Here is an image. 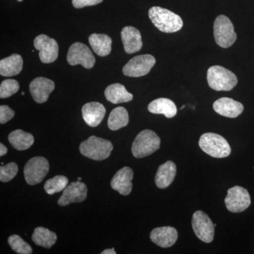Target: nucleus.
<instances>
[{"label": "nucleus", "instance_id": "nucleus-14", "mask_svg": "<svg viewBox=\"0 0 254 254\" xmlns=\"http://www.w3.org/2000/svg\"><path fill=\"white\" fill-rule=\"evenodd\" d=\"M55 83L45 77H38L30 83L29 89L33 100L38 103H43L49 98L55 90Z\"/></svg>", "mask_w": 254, "mask_h": 254}, {"label": "nucleus", "instance_id": "nucleus-32", "mask_svg": "<svg viewBox=\"0 0 254 254\" xmlns=\"http://www.w3.org/2000/svg\"><path fill=\"white\" fill-rule=\"evenodd\" d=\"M15 115L14 111L7 105H1L0 106V123L1 125L5 124L14 118Z\"/></svg>", "mask_w": 254, "mask_h": 254}, {"label": "nucleus", "instance_id": "nucleus-12", "mask_svg": "<svg viewBox=\"0 0 254 254\" xmlns=\"http://www.w3.org/2000/svg\"><path fill=\"white\" fill-rule=\"evenodd\" d=\"M33 44L35 48L39 50V58L42 63L50 64L54 63L58 59L59 46L53 38L47 35L41 34L35 38Z\"/></svg>", "mask_w": 254, "mask_h": 254}, {"label": "nucleus", "instance_id": "nucleus-1", "mask_svg": "<svg viewBox=\"0 0 254 254\" xmlns=\"http://www.w3.org/2000/svg\"><path fill=\"white\" fill-rule=\"evenodd\" d=\"M148 16L155 27L164 33H175L183 27V21L179 15L160 6L150 8Z\"/></svg>", "mask_w": 254, "mask_h": 254}, {"label": "nucleus", "instance_id": "nucleus-16", "mask_svg": "<svg viewBox=\"0 0 254 254\" xmlns=\"http://www.w3.org/2000/svg\"><path fill=\"white\" fill-rule=\"evenodd\" d=\"M150 238L155 245L162 248H168L175 245L178 238V232L173 227H161L153 229Z\"/></svg>", "mask_w": 254, "mask_h": 254}, {"label": "nucleus", "instance_id": "nucleus-2", "mask_svg": "<svg viewBox=\"0 0 254 254\" xmlns=\"http://www.w3.org/2000/svg\"><path fill=\"white\" fill-rule=\"evenodd\" d=\"M209 86L217 91H230L237 86V77L235 73L221 66H211L207 72Z\"/></svg>", "mask_w": 254, "mask_h": 254}, {"label": "nucleus", "instance_id": "nucleus-25", "mask_svg": "<svg viewBox=\"0 0 254 254\" xmlns=\"http://www.w3.org/2000/svg\"><path fill=\"white\" fill-rule=\"evenodd\" d=\"M8 139L13 148L18 150H27L34 143L33 135L21 129L15 130L10 133Z\"/></svg>", "mask_w": 254, "mask_h": 254}, {"label": "nucleus", "instance_id": "nucleus-38", "mask_svg": "<svg viewBox=\"0 0 254 254\" xmlns=\"http://www.w3.org/2000/svg\"><path fill=\"white\" fill-rule=\"evenodd\" d=\"M17 1H22L23 0H17Z\"/></svg>", "mask_w": 254, "mask_h": 254}, {"label": "nucleus", "instance_id": "nucleus-19", "mask_svg": "<svg viewBox=\"0 0 254 254\" xmlns=\"http://www.w3.org/2000/svg\"><path fill=\"white\" fill-rule=\"evenodd\" d=\"M213 109L222 116L236 118L243 112L244 106L240 102L232 98H221L213 103Z\"/></svg>", "mask_w": 254, "mask_h": 254}, {"label": "nucleus", "instance_id": "nucleus-28", "mask_svg": "<svg viewBox=\"0 0 254 254\" xmlns=\"http://www.w3.org/2000/svg\"><path fill=\"white\" fill-rule=\"evenodd\" d=\"M68 183V180L66 177L63 175H58L53 178L50 179L46 182L44 190L48 194L53 195L64 190L67 187Z\"/></svg>", "mask_w": 254, "mask_h": 254}, {"label": "nucleus", "instance_id": "nucleus-9", "mask_svg": "<svg viewBox=\"0 0 254 254\" xmlns=\"http://www.w3.org/2000/svg\"><path fill=\"white\" fill-rule=\"evenodd\" d=\"M66 60L71 66L81 64L86 68H93L95 63V58L91 50L86 45L79 42L70 46Z\"/></svg>", "mask_w": 254, "mask_h": 254}, {"label": "nucleus", "instance_id": "nucleus-13", "mask_svg": "<svg viewBox=\"0 0 254 254\" xmlns=\"http://www.w3.org/2000/svg\"><path fill=\"white\" fill-rule=\"evenodd\" d=\"M88 188L86 184L81 181L72 182L63 190V195L58 200L60 206H66L73 203H81L87 198Z\"/></svg>", "mask_w": 254, "mask_h": 254}, {"label": "nucleus", "instance_id": "nucleus-22", "mask_svg": "<svg viewBox=\"0 0 254 254\" xmlns=\"http://www.w3.org/2000/svg\"><path fill=\"white\" fill-rule=\"evenodd\" d=\"M106 99L113 104L128 103L133 100V95L128 93L123 85L114 83L107 87L105 91Z\"/></svg>", "mask_w": 254, "mask_h": 254}, {"label": "nucleus", "instance_id": "nucleus-27", "mask_svg": "<svg viewBox=\"0 0 254 254\" xmlns=\"http://www.w3.org/2000/svg\"><path fill=\"white\" fill-rule=\"evenodd\" d=\"M128 124V114L123 107L115 108L110 114L108 118V127L112 131H117L127 126Z\"/></svg>", "mask_w": 254, "mask_h": 254}, {"label": "nucleus", "instance_id": "nucleus-4", "mask_svg": "<svg viewBox=\"0 0 254 254\" xmlns=\"http://www.w3.org/2000/svg\"><path fill=\"white\" fill-rule=\"evenodd\" d=\"M160 137L154 131L143 130L137 135L133 142L132 154L136 158L148 156L160 148Z\"/></svg>", "mask_w": 254, "mask_h": 254}, {"label": "nucleus", "instance_id": "nucleus-10", "mask_svg": "<svg viewBox=\"0 0 254 254\" xmlns=\"http://www.w3.org/2000/svg\"><path fill=\"white\" fill-rule=\"evenodd\" d=\"M225 203L229 211L232 213H241L248 208L251 205L250 193L243 187H232L227 190Z\"/></svg>", "mask_w": 254, "mask_h": 254}, {"label": "nucleus", "instance_id": "nucleus-15", "mask_svg": "<svg viewBox=\"0 0 254 254\" xmlns=\"http://www.w3.org/2000/svg\"><path fill=\"white\" fill-rule=\"evenodd\" d=\"M133 172L128 167H125L117 172L111 181V187L121 195H127L132 190Z\"/></svg>", "mask_w": 254, "mask_h": 254}, {"label": "nucleus", "instance_id": "nucleus-7", "mask_svg": "<svg viewBox=\"0 0 254 254\" xmlns=\"http://www.w3.org/2000/svg\"><path fill=\"white\" fill-rule=\"evenodd\" d=\"M49 170V163L46 158L43 157L32 158L24 167L25 180L29 185H38L44 180Z\"/></svg>", "mask_w": 254, "mask_h": 254}, {"label": "nucleus", "instance_id": "nucleus-29", "mask_svg": "<svg viewBox=\"0 0 254 254\" xmlns=\"http://www.w3.org/2000/svg\"><path fill=\"white\" fill-rule=\"evenodd\" d=\"M8 243L11 250L19 254H31L33 253L31 246L18 235H13L8 239Z\"/></svg>", "mask_w": 254, "mask_h": 254}, {"label": "nucleus", "instance_id": "nucleus-24", "mask_svg": "<svg viewBox=\"0 0 254 254\" xmlns=\"http://www.w3.org/2000/svg\"><path fill=\"white\" fill-rule=\"evenodd\" d=\"M90 45L95 54L100 57L110 55L112 50V39L106 34L93 33L88 38Z\"/></svg>", "mask_w": 254, "mask_h": 254}, {"label": "nucleus", "instance_id": "nucleus-21", "mask_svg": "<svg viewBox=\"0 0 254 254\" xmlns=\"http://www.w3.org/2000/svg\"><path fill=\"white\" fill-rule=\"evenodd\" d=\"M23 59L21 55L13 54L0 61V74L10 77L18 75L23 68Z\"/></svg>", "mask_w": 254, "mask_h": 254}, {"label": "nucleus", "instance_id": "nucleus-36", "mask_svg": "<svg viewBox=\"0 0 254 254\" xmlns=\"http://www.w3.org/2000/svg\"><path fill=\"white\" fill-rule=\"evenodd\" d=\"M81 177H78V181H81Z\"/></svg>", "mask_w": 254, "mask_h": 254}, {"label": "nucleus", "instance_id": "nucleus-30", "mask_svg": "<svg viewBox=\"0 0 254 254\" xmlns=\"http://www.w3.org/2000/svg\"><path fill=\"white\" fill-rule=\"evenodd\" d=\"M19 83L14 79H6L0 85V98L1 99L9 98L17 93L19 90Z\"/></svg>", "mask_w": 254, "mask_h": 254}, {"label": "nucleus", "instance_id": "nucleus-26", "mask_svg": "<svg viewBox=\"0 0 254 254\" xmlns=\"http://www.w3.org/2000/svg\"><path fill=\"white\" fill-rule=\"evenodd\" d=\"M58 237L56 233L43 227H36L32 235V240L36 245L50 249L56 243Z\"/></svg>", "mask_w": 254, "mask_h": 254}, {"label": "nucleus", "instance_id": "nucleus-3", "mask_svg": "<svg viewBox=\"0 0 254 254\" xmlns=\"http://www.w3.org/2000/svg\"><path fill=\"white\" fill-rule=\"evenodd\" d=\"M79 150L83 156L97 161H101L110 156L113 150V145L108 140L92 136L86 141L82 142Z\"/></svg>", "mask_w": 254, "mask_h": 254}, {"label": "nucleus", "instance_id": "nucleus-17", "mask_svg": "<svg viewBox=\"0 0 254 254\" xmlns=\"http://www.w3.org/2000/svg\"><path fill=\"white\" fill-rule=\"evenodd\" d=\"M122 41L127 54H133L139 51L143 46L140 31L133 26H126L122 30Z\"/></svg>", "mask_w": 254, "mask_h": 254}, {"label": "nucleus", "instance_id": "nucleus-31", "mask_svg": "<svg viewBox=\"0 0 254 254\" xmlns=\"http://www.w3.org/2000/svg\"><path fill=\"white\" fill-rule=\"evenodd\" d=\"M18 170V165L15 163L1 165L0 168V180L2 182L11 181L17 175Z\"/></svg>", "mask_w": 254, "mask_h": 254}, {"label": "nucleus", "instance_id": "nucleus-35", "mask_svg": "<svg viewBox=\"0 0 254 254\" xmlns=\"http://www.w3.org/2000/svg\"><path fill=\"white\" fill-rule=\"evenodd\" d=\"M116 252H115V249H108V250H105L103 251V252H101V254H116Z\"/></svg>", "mask_w": 254, "mask_h": 254}, {"label": "nucleus", "instance_id": "nucleus-37", "mask_svg": "<svg viewBox=\"0 0 254 254\" xmlns=\"http://www.w3.org/2000/svg\"><path fill=\"white\" fill-rule=\"evenodd\" d=\"M185 105H183V106L182 107L181 110L183 109L184 108H185Z\"/></svg>", "mask_w": 254, "mask_h": 254}, {"label": "nucleus", "instance_id": "nucleus-11", "mask_svg": "<svg viewBox=\"0 0 254 254\" xmlns=\"http://www.w3.org/2000/svg\"><path fill=\"white\" fill-rule=\"evenodd\" d=\"M192 227L193 232L200 240L205 243L213 242L215 226L208 215L201 210L193 213L192 217Z\"/></svg>", "mask_w": 254, "mask_h": 254}, {"label": "nucleus", "instance_id": "nucleus-23", "mask_svg": "<svg viewBox=\"0 0 254 254\" xmlns=\"http://www.w3.org/2000/svg\"><path fill=\"white\" fill-rule=\"evenodd\" d=\"M148 110L150 113L156 115H163L167 118H173L177 115L176 105L173 100L168 98H158L152 101L148 105Z\"/></svg>", "mask_w": 254, "mask_h": 254}, {"label": "nucleus", "instance_id": "nucleus-34", "mask_svg": "<svg viewBox=\"0 0 254 254\" xmlns=\"http://www.w3.org/2000/svg\"><path fill=\"white\" fill-rule=\"evenodd\" d=\"M6 153H7V148L3 143H0V156H3Z\"/></svg>", "mask_w": 254, "mask_h": 254}, {"label": "nucleus", "instance_id": "nucleus-8", "mask_svg": "<svg viewBox=\"0 0 254 254\" xmlns=\"http://www.w3.org/2000/svg\"><path fill=\"white\" fill-rule=\"evenodd\" d=\"M155 58L151 55H141L134 57L125 65L123 73L129 77H140L150 72L154 66Z\"/></svg>", "mask_w": 254, "mask_h": 254}, {"label": "nucleus", "instance_id": "nucleus-18", "mask_svg": "<svg viewBox=\"0 0 254 254\" xmlns=\"http://www.w3.org/2000/svg\"><path fill=\"white\" fill-rule=\"evenodd\" d=\"M81 112L85 123L88 126L96 127L103 121L106 110L101 103L91 102L83 105Z\"/></svg>", "mask_w": 254, "mask_h": 254}, {"label": "nucleus", "instance_id": "nucleus-33", "mask_svg": "<svg viewBox=\"0 0 254 254\" xmlns=\"http://www.w3.org/2000/svg\"><path fill=\"white\" fill-rule=\"evenodd\" d=\"M103 0H72L73 6L76 9H81L85 6H94L100 4Z\"/></svg>", "mask_w": 254, "mask_h": 254}, {"label": "nucleus", "instance_id": "nucleus-5", "mask_svg": "<svg viewBox=\"0 0 254 254\" xmlns=\"http://www.w3.org/2000/svg\"><path fill=\"white\" fill-rule=\"evenodd\" d=\"M198 144L203 152L213 158H226L231 153L228 142L217 133H204L200 136Z\"/></svg>", "mask_w": 254, "mask_h": 254}, {"label": "nucleus", "instance_id": "nucleus-6", "mask_svg": "<svg viewBox=\"0 0 254 254\" xmlns=\"http://www.w3.org/2000/svg\"><path fill=\"white\" fill-rule=\"evenodd\" d=\"M213 33L215 42L222 48L231 47L237 38L232 21L225 15H220L215 19Z\"/></svg>", "mask_w": 254, "mask_h": 254}, {"label": "nucleus", "instance_id": "nucleus-20", "mask_svg": "<svg viewBox=\"0 0 254 254\" xmlns=\"http://www.w3.org/2000/svg\"><path fill=\"white\" fill-rule=\"evenodd\" d=\"M177 174L176 165L173 161H167L160 165L155 175V182L159 189L170 186L175 180Z\"/></svg>", "mask_w": 254, "mask_h": 254}]
</instances>
